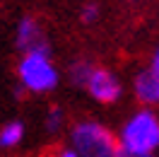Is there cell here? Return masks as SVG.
Instances as JSON below:
<instances>
[{
    "mask_svg": "<svg viewBox=\"0 0 159 157\" xmlns=\"http://www.w3.org/2000/svg\"><path fill=\"white\" fill-rule=\"evenodd\" d=\"M82 89H84L97 104H116L120 99V94H123V82H120V78L113 70L94 65Z\"/></svg>",
    "mask_w": 159,
    "mask_h": 157,
    "instance_id": "cell-4",
    "label": "cell"
},
{
    "mask_svg": "<svg viewBox=\"0 0 159 157\" xmlns=\"http://www.w3.org/2000/svg\"><path fill=\"white\" fill-rule=\"evenodd\" d=\"M65 111L60 107H51L46 111V116H43V131L48 133V136H60L63 133V128H65Z\"/></svg>",
    "mask_w": 159,
    "mask_h": 157,
    "instance_id": "cell-9",
    "label": "cell"
},
{
    "mask_svg": "<svg viewBox=\"0 0 159 157\" xmlns=\"http://www.w3.org/2000/svg\"><path fill=\"white\" fill-rule=\"evenodd\" d=\"M68 147H72L77 157H116L120 152L116 133L97 118L75 121L68 131Z\"/></svg>",
    "mask_w": 159,
    "mask_h": 157,
    "instance_id": "cell-2",
    "label": "cell"
},
{
    "mask_svg": "<svg viewBox=\"0 0 159 157\" xmlns=\"http://www.w3.org/2000/svg\"><path fill=\"white\" fill-rule=\"evenodd\" d=\"M120 152L130 155H157L159 150V114L154 109H138L123 123L118 133Z\"/></svg>",
    "mask_w": 159,
    "mask_h": 157,
    "instance_id": "cell-1",
    "label": "cell"
},
{
    "mask_svg": "<svg viewBox=\"0 0 159 157\" xmlns=\"http://www.w3.org/2000/svg\"><path fill=\"white\" fill-rule=\"evenodd\" d=\"M92 68H94V63H89V60H84V58L72 60V63L68 65V80H70V85H75V87H84V82H87V78H89Z\"/></svg>",
    "mask_w": 159,
    "mask_h": 157,
    "instance_id": "cell-8",
    "label": "cell"
},
{
    "mask_svg": "<svg viewBox=\"0 0 159 157\" xmlns=\"http://www.w3.org/2000/svg\"><path fill=\"white\" fill-rule=\"evenodd\" d=\"M15 44L22 53H36V51H48V31L43 22L34 15L20 17L15 27Z\"/></svg>",
    "mask_w": 159,
    "mask_h": 157,
    "instance_id": "cell-5",
    "label": "cell"
},
{
    "mask_svg": "<svg viewBox=\"0 0 159 157\" xmlns=\"http://www.w3.org/2000/svg\"><path fill=\"white\" fill-rule=\"evenodd\" d=\"M48 157H77V152H75L72 147L63 145V147H56V150H51V155H48Z\"/></svg>",
    "mask_w": 159,
    "mask_h": 157,
    "instance_id": "cell-11",
    "label": "cell"
},
{
    "mask_svg": "<svg viewBox=\"0 0 159 157\" xmlns=\"http://www.w3.org/2000/svg\"><path fill=\"white\" fill-rule=\"evenodd\" d=\"M99 15H101V10L97 2H84L82 10H80V20H82V24H94L99 20Z\"/></svg>",
    "mask_w": 159,
    "mask_h": 157,
    "instance_id": "cell-10",
    "label": "cell"
},
{
    "mask_svg": "<svg viewBox=\"0 0 159 157\" xmlns=\"http://www.w3.org/2000/svg\"><path fill=\"white\" fill-rule=\"evenodd\" d=\"M15 75L20 82V89L27 94H51L58 89L60 68L51 58L48 51H36V53H22V58L15 65Z\"/></svg>",
    "mask_w": 159,
    "mask_h": 157,
    "instance_id": "cell-3",
    "label": "cell"
},
{
    "mask_svg": "<svg viewBox=\"0 0 159 157\" xmlns=\"http://www.w3.org/2000/svg\"><path fill=\"white\" fill-rule=\"evenodd\" d=\"M116 157H157V155H130V152H118Z\"/></svg>",
    "mask_w": 159,
    "mask_h": 157,
    "instance_id": "cell-13",
    "label": "cell"
},
{
    "mask_svg": "<svg viewBox=\"0 0 159 157\" xmlns=\"http://www.w3.org/2000/svg\"><path fill=\"white\" fill-rule=\"evenodd\" d=\"M147 68H152L154 73H159V44L154 46V51H152V58H149V65Z\"/></svg>",
    "mask_w": 159,
    "mask_h": 157,
    "instance_id": "cell-12",
    "label": "cell"
},
{
    "mask_svg": "<svg viewBox=\"0 0 159 157\" xmlns=\"http://www.w3.org/2000/svg\"><path fill=\"white\" fill-rule=\"evenodd\" d=\"M27 136V126H24V121H17V118H12V121H5L2 126H0V150H15V147L22 145V140Z\"/></svg>",
    "mask_w": 159,
    "mask_h": 157,
    "instance_id": "cell-7",
    "label": "cell"
},
{
    "mask_svg": "<svg viewBox=\"0 0 159 157\" xmlns=\"http://www.w3.org/2000/svg\"><path fill=\"white\" fill-rule=\"evenodd\" d=\"M133 94L145 109L159 107V73L152 68H142L133 78Z\"/></svg>",
    "mask_w": 159,
    "mask_h": 157,
    "instance_id": "cell-6",
    "label": "cell"
}]
</instances>
